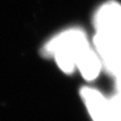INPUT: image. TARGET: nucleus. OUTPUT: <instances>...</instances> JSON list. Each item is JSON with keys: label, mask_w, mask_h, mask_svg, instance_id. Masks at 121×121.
<instances>
[{"label": "nucleus", "mask_w": 121, "mask_h": 121, "mask_svg": "<svg viewBox=\"0 0 121 121\" xmlns=\"http://www.w3.org/2000/svg\"><path fill=\"white\" fill-rule=\"evenodd\" d=\"M90 48L86 35L79 29H70L52 38L43 48L46 55L53 56L64 73L73 72L82 53Z\"/></svg>", "instance_id": "obj_1"}, {"label": "nucleus", "mask_w": 121, "mask_h": 121, "mask_svg": "<svg viewBox=\"0 0 121 121\" xmlns=\"http://www.w3.org/2000/svg\"><path fill=\"white\" fill-rule=\"evenodd\" d=\"M94 42L105 69L116 76L121 72V37L97 31Z\"/></svg>", "instance_id": "obj_2"}, {"label": "nucleus", "mask_w": 121, "mask_h": 121, "mask_svg": "<svg viewBox=\"0 0 121 121\" xmlns=\"http://www.w3.org/2000/svg\"><path fill=\"white\" fill-rule=\"evenodd\" d=\"M95 23L98 32L121 37V5L116 2L102 5L96 12Z\"/></svg>", "instance_id": "obj_3"}, {"label": "nucleus", "mask_w": 121, "mask_h": 121, "mask_svg": "<svg viewBox=\"0 0 121 121\" xmlns=\"http://www.w3.org/2000/svg\"><path fill=\"white\" fill-rule=\"evenodd\" d=\"M81 96L94 121H114L110 100L108 101L98 91L83 88Z\"/></svg>", "instance_id": "obj_4"}, {"label": "nucleus", "mask_w": 121, "mask_h": 121, "mask_svg": "<svg viewBox=\"0 0 121 121\" xmlns=\"http://www.w3.org/2000/svg\"><path fill=\"white\" fill-rule=\"evenodd\" d=\"M76 67L79 69L85 79L93 80L99 74L101 69V59L98 53L89 48L79 57Z\"/></svg>", "instance_id": "obj_5"}, {"label": "nucleus", "mask_w": 121, "mask_h": 121, "mask_svg": "<svg viewBox=\"0 0 121 121\" xmlns=\"http://www.w3.org/2000/svg\"><path fill=\"white\" fill-rule=\"evenodd\" d=\"M110 105L114 121H121V92L110 100Z\"/></svg>", "instance_id": "obj_6"}, {"label": "nucleus", "mask_w": 121, "mask_h": 121, "mask_svg": "<svg viewBox=\"0 0 121 121\" xmlns=\"http://www.w3.org/2000/svg\"><path fill=\"white\" fill-rule=\"evenodd\" d=\"M116 79V87L119 90V92H121V72L115 76Z\"/></svg>", "instance_id": "obj_7"}]
</instances>
